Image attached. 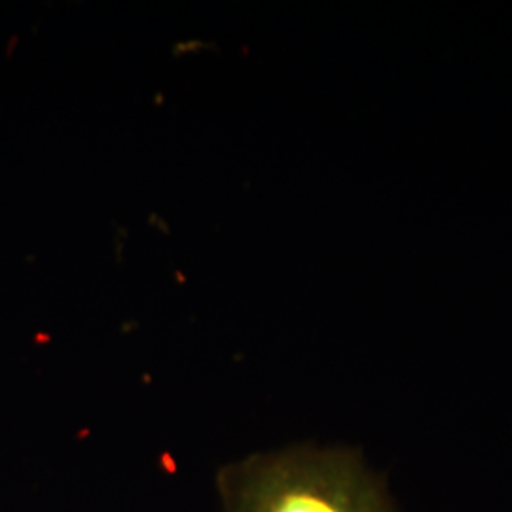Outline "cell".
I'll return each mask as SVG.
<instances>
[{"label": "cell", "instance_id": "6da1fadb", "mask_svg": "<svg viewBox=\"0 0 512 512\" xmlns=\"http://www.w3.org/2000/svg\"><path fill=\"white\" fill-rule=\"evenodd\" d=\"M224 512H395L384 480L346 448L298 446L219 471Z\"/></svg>", "mask_w": 512, "mask_h": 512}]
</instances>
